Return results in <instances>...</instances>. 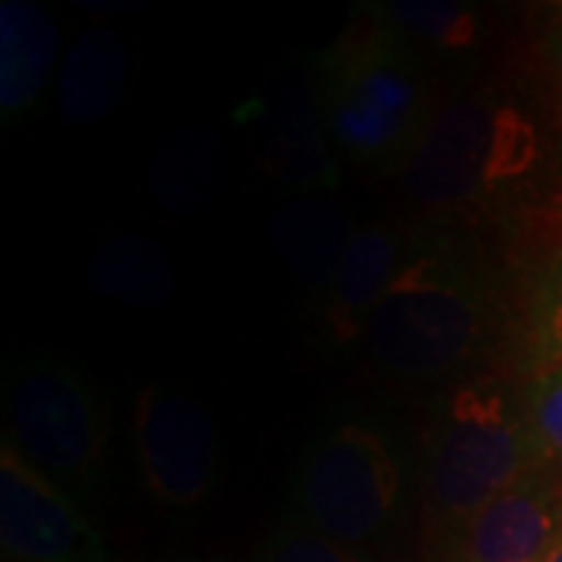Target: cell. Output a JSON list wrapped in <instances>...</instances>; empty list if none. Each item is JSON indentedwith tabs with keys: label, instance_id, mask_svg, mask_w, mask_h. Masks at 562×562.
Listing matches in <instances>:
<instances>
[{
	"label": "cell",
	"instance_id": "1",
	"mask_svg": "<svg viewBox=\"0 0 562 562\" xmlns=\"http://www.w3.org/2000/svg\"><path fill=\"white\" fill-rule=\"evenodd\" d=\"M497 291L487 266L453 244L409 250L362 331L375 369L403 382L457 375L491 344Z\"/></svg>",
	"mask_w": 562,
	"mask_h": 562
},
{
	"label": "cell",
	"instance_id": "2",
	"mask_svg": "<svg viewBox=\"0 0 562 562\" xmlns=\"http://www.w3.org/2000/svg\"><path fill=\"white\" fill-rule=\"evenodd\" d=\"M543 460L522 394L469 375L443 397L422 469L425 547L457 543L469 522Z\"/></svg>",
	"mask_w": 562,
	"mask_h": 562
},
{
	"label": "cell",
	"instance_id": "3",
	"mask_svg": "<svg viewBox=\"0 0 562 562\" xmlns=\"http://www.w3.org/2000/svg\"><path fill=\"white\" fill-rule=\"evenodd\" d=\"M538 125L491 88L441 101L403 162V191L431 216H475L535 169Z\"/></svg>",
	"mask_w": 562,
	"mask_h": 562
},
{
	"label": "cell",
	"instance_id": "4",
	"mask_svg": "<svg viewBox=\"0 0 562 562\" xmlns=\"http://www.w3.org/2000/svg\"><path fill=\"white\" fill-rule=\"evenodd\" d=\"M316 76L335 150L366 169H403L441 106L416 47L387 25L344 35Z\"/></svg>",
	"mask_w": 562,
	"mask_h": 562
},
{
	"label": "cell",
	"instance_id": "5",
	"mask_svg": "<svg viewBox=\"0 0 562 562\" xmlns=\"http://www.w3.org/2000/svg\"><path fill=\"white\" fill-rule=\"evenodd\" d=\"M403 494L397 447L362 422H338L322 431L306 447L294 482L297 519L360 553L401 519Z\"/></svg>",
	"mask_w": 562,
	"mask_h": 562
},
{
	"label": "cell",
	"instance_id": "6",
	"mask_svg": "<svg viewBox=\"0 0 562 562\" xmlns=\"http://www.w3.org/2000/svg\"><path fill=\"white\" fill-rule=\"evenodd\" d=\"M7 441L63 491H88L103 465L106 425L94 391L63 362L22 369L10 397Z\"/></svg>",
	"mask_w": 562,
	"mask_h": 562
},
{
	"label": "cell",
	"instance_id": "7",
	"mask_svg": "<svg viewBox=\"0 0 562 562\" xmlns=\"http://www.w3.org/2000/svg\"><path fill=\"white\" fill-rule=\"evenodd\" d=\"M135 450L144 487L172 509L203 503L220 475V438L191 394L147 384L135 401Z\"/></svg>",
	"mask_w": 562,
	"mask_h": 562
},
{
	"label": "cell",
	"instance_id": "8",
	"mask_svg": "<svg viewBox=\"0 0 562 562\" xmlns=\"http://www.w3.org/2000/svg\"><path fill=\"white\" fill-rule=\"evenodd\" d=\"M254 160L291 191H328L338 184V157L322 113L319 76L288 72L238 110Z\"/></svg>",
	"mask_w": 562,
	"mask_h": 562
},
{
	"label": "cell",
	"instance_id": "9",
	"mask_svg": "<svg viewBox=\"0 0 562 562\" xmlns=\"http://www.w3.org/2000/svg\"><path fill=\"white\" fill-rule=\"evenodd\" d=\"M0 547L10 562H110L76 501L10 441L0 447Z\"/></svg>",
	"mask_w": 562,
	"mask_h": 562
},
{
	"label": "cell",
	"instance_id": "10",
	"mask_svg": "<svg viewBox=\"0 0 562 562\" xmlns=\"http://www.w3.org/2000/svg\"><path fill=\"white\" fill-rule=\"evenodd\" d=\"M562 535V465L541 460L462 531V562H543Z\"/></svg>",
	"mask_w": 562,
	"mask_h": 562
},
{
	"label": "cell",
	"instance_id": "11",
	"mask_svg": "<svg viewBox=\"0 0 562 562\" xmlns=\"http://www.w3.org/2000/svg\"><path fill=\"white\" fill-rule=\"evenodd\" d=\"M406 257V238L387 222H369L353 232L325 291V322L335 341L350 344L362 338Z\"/></svg>",
	"mask_w": 562,
	"mask_h": 562
},
{
	"label": "cell",
	"instance_id": "12",
	"mask_svg": "<svg viewBox=\"0 0 562 562\" xmlns=\"http://www.w3.org/2000/svg\"><path fill=\"white\" fill-rule=\"evenodd\" d=\"M266 235L294 279L313 291H328L353 228L338 203L310 194L276 206Z\"/></svg>",
	"mask_w": 562,
	"mask_h": 562
},
{
	"label": "cell",
	"instance_id": "13",
	"mask_svg": "<svg viewBox=\"0 0 562 562\" xmlns=\"http://www.w3.org/2000/svg\"><path fill=\"white\" fill-rule=\"evenodd\" d=\"M132 72L125 41L113 29H88L69 47L57 79V106L69 122H98L120 106Z\"/></svg>",
	"mask_w": 562,
	"mask_h": 562
},
{
	"label": "cell",
	"instance_id": "14",
	"mask_svg": "<svg viewBox=\"0 0 562 562\" xmlns=\"http://www.w3.org/2000/svg\"><path fill=\"white\" fill-rule=\"evenodd\" d=\"M60 32L38 3L3 0L0 7V106L22 113L35 103L57 60Z\"/></svg>",
	"mask_w": 562,
	"mask_h": 562
},
{
	"label": "cell",
	"instance_id": "15",
	"mask_svg": "<svg viewBox=\"0 0 562 562\" xmlns=\"http://www.w3.org/2000/svg\"><path fill=\"white\" fill-rule=\"evenodd\" d=\"M88 288L132 310H160L176 297L179 276L169 254L147 235H120L94 250L85 269Z\"/></svg>",
	"mask_w": 562,
	"mask_h": 562
},
{
	"label": "cell",
	"instance_id": "16",
	"mask_svg": "<svg viewBox=\"0 0 562 562\" xmlns=\"http://www.w3.org/2000/svg\"><path fill=\"white\" fill-rule=\"evenodd\" d=\"M225 169V144L206 128H188L157 147L147 169V184L154 201L169 216H194L220 194Z\"/></svg>",
	"mask_w": 562,
	"mask_h": 562
},
{
	"label": "cell",
	"instance_id": "17",
	"mask_svg": "<svg viewBox=\"0 0 562 562\" xmlns=\"http://www.w3.org/2000/svg\"><path fill=\"white\" fill-rule=\"evenodd\" d=\"M384 25L406 44H428L438 50H465L482 35V22L460 3H387Z\"/></svg>",
	"mask_w": 562,
	"mask_h": 562
},
{
	"label": "cell",
	"instance_id": "18",
	"mask_svg": "<svg viewBox=\"0 0 562 562\" xmlns=\"http://www.w3.org/2000/svg\"><path fill=\"white\" fill-rule=\"evenodd\" d=\"M522 403L543 460L562 465V366L538 369L525 384Z\"/></svg>",
	"mask_w": 562,
	"mask_h": 562
},
{
	"label": "cell",
	"instance_id": "19",
	"mask_svg": "<svg viewBox=\"0 0 562 562\" xmlns=\"http://www.w3.org/2000/svg\"><path fill=\"white\" fill-rule=\"evenodd\" d=\"M528 325L538 369L562 366V257L543 272L531 301Z\"/></svg>",
	"mask_w": 562,
	"mask_h": 562
},
{
	"label": "cell",
	"instance_id": "20",
	"mask_svg": "<svg viewBox=\"0 0 562 562\" xmlns=\"http://www.w3.org/2000/svg\"><path fill=\"white\" fill-rule=\"evenodd\" d=\"M260 562H366V553L335 543L301 519H291L262 547Z\"/></svg>",
	"mask_w": 562,
	"mask_h": 562
},
{
	"label": "cell",
	"instance_id": "21",
	"mask_svg": "<svg viewBox=\"0 0 562 562\" xmlns=\"http://www.w3.org/2000/svg\"><path fill=\"white\" fill-rule=\"evenodd\" d=\"M541 54H543V63H547V69H550V76H553L557 85L562 88V13H560V20L550 25V32L543 35Z\"/></svg>",
	"mask_w": 562,
	"mask_h": 562
},
{
	"label": "cell",
	"instance_id": "22",
	"mask_svg": "<svg viewBox=\"0 0 562 562\" xmlns=\"http://www.w3.org/2000/svg\"><path fill=\"white\" fill-rule=\"evenodd\" d=\"M422 562H462L460 541L457 543H435V547H425V560Z\"/></svg>",
	"mask_w": 562,
	"mask_h": 562
},
{
	"label": "cell",
	"instance_id": "23",
	"mask_svg": "<svg viewBox=\"0 0 562 562\" xmlns=\"http://www.w3.org/2000/svg\"><path fill=\"white\" fill-rule=\"evenodd\" d=\"M543 562H562V535L557 538V543H553V550L547 553V560Z\"/></svg>",
	"mask_w": 562,
	"mask_h": 562
}]
</instances>
